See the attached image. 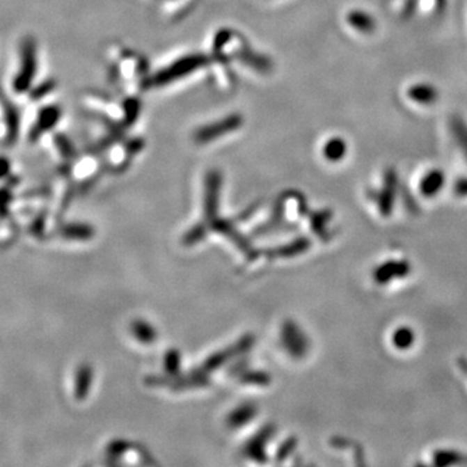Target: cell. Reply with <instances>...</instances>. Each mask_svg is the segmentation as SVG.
Instances as JSON below:
<instances>
[{"label":"cell","instance_id":"6da1fadb","mask_svg":"<svg viewBox=\"0 0 467 467\" xmlns=\"http://www.w3.org/2000/svg\"><path fill=\"white\" fill-rule=\"evenodd\" d=\"M409 271V264L406 261H388L377 267L374 278L381 285H388L393 279L406 277Z\"/></svg>","mask_w":467,"mask_h":467},{"label":"cell","instance_id":"7a4b0ae2","mask_svg":"<svg viewBox=\"0 0 467 467\" xmlns=\"http://www.w3.org/2000/svg\"><path fill=\"white\" fill-rule=\"evenodd\" d=\"M445 174L441 169H431L423 175L420 182V191L422 196L432 199L438 196L445 186Z\"/></svg>","mask_w":467,"mask_h":467},{"label":"cell","instance_id":"3957f363","mask_svg":"<svg viewBox=\"0 0 467 467\" xmlns=\"http://www.w3.org/2000/svg\"><path fill=\"white\" fill-rule=\"evenodd\" d=\"M396 187H397V177L393 171H387L384 177V184L379 193V209L383 214H388L392 209L393 200L396 196Z\"/></svg>","mask_w":467,"mask_h":467},{"label":"cell","instance_id":"277c9868","mask_svg":"<svg viewBox=\"0 0 467 467\" xmlns=\"http://www.w3.org/2000/svg\"><path fill=\"white\" fill-rule=\"evenodd\" d=\"M408 96L410 100H413L417 104L432 105L435 102H438V91L434 85L420 82L409 87Z\"/></svg>","mask_w":467,"mask_h":467},{"label":"cell","instance_id":"5b68a950","mask_svg":"<svg viewBox=\"0 0 467 467\" xmlns=\"http://www.w3.org/2000/svg\"><path fill=\"white\" fill-rule=\"evenodd\" d=\"M349 26L361 34H372L377 29V21L369 12L363 10H352L347 15Z\"/></svg>","mask_w":467,"mask_h":467},{"label":"cell","instance_id":"8992f818","mask_svg":"<svg viewBox=\"0 0 467 467\" xmlns=\"http://www.w3.org/2000/svg\"><path fill=\"white\" fill-rule=\"evenodd\" d=\"M417 340V334L410 326H399L393 330L391 335V343L399 351H408Z\"/></svg>","mask_w":467,"mask_h":467},{"label":"cell","instance_id":"52a82bcc","mask_svg":"<svg viewBox=\"0 0 467 467\" xmlns=\"http://www.w3.org/2000/svg\"><path fill=\"white\" fill-rule=\"evenodd\" d=\"M449 127H450V133L454 139V142L458 145V148L461 150V152L464 153L465 159L467 160V124L464 118H461L459 116H454L450 118L449 122Z\"/></svg>","mask_w":467,"mask_h":467},{"label":"cell","instance_id":"ba28073f","mask_svg":"<svg viewBox=\"0 0 467 467\" xmlns=\"http://www.w3.org/2000/svg\"><path fill=\"white\" fill-rule=\"evenodd\" d=\"M347 151H348L347 142L339 136L331 138L324 144V155L329 161L338 162L343 160Z\"/></svg>","mask_w":467,"mask_h":467},{"label":"cell","instance_id":"9c48e42d","mask_svg":"<svg viewBox=\"0 0 467 467\" xmlns=\"http://www.w3.org/2000/svg\"><path fill=\"white\" fill-rule=\"evenodd\" d=\"M453 190L458 196H462V198L467 196V178H459L458 181H456Z\"/></svg>","mask_w":467,"mask_h":467},{"label":"cell","instance_id":"30bf717a","mask_svg":"<svg viewBox=\"0 0 467 467\" xmlns=\"http://www.w3.org/2000/svg\"><path fill=\"white\" fill-rule=\"evenodd\" d=\"M438 3H440V7L445 6V0H438Z\"/></svg>","mask_w":467,"mask_h":467}]
</instances>
